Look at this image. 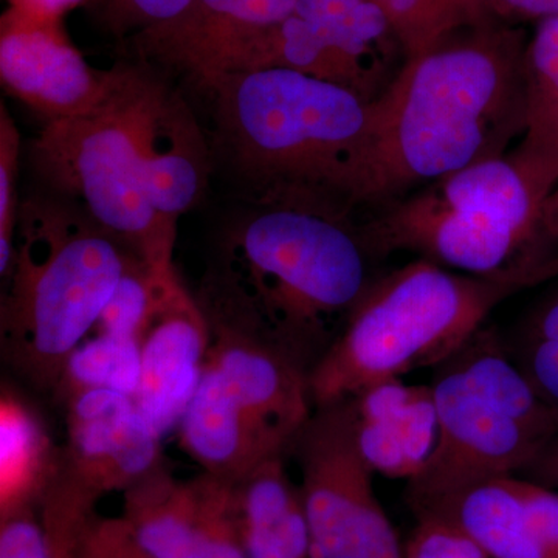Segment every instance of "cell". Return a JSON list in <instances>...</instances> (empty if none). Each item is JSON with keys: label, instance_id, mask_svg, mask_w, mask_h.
I'll list each match as a JSON object with an SVG mask.
<instances>
[{"label": "cell", "instance_id": "cell-15", "mask_svg": "<svg viewBox=\"0 0 558 558\" xmlns=\"http://www.w3.org/2000/svg\"><path fill=\"white\" fill-rule=\"evenodd\" d=\"M211 344V325L180 278L168 290L140 339V381L134 402L159 436L178 428Z\"/></svg>", "mask_w": 558, "mask_h": 558}, {"label": "cell", "instance_id": "cell-3", "mask_svg": "<svg viewBox=\"0 0 558 558\" xmlns=\"http://www.w3.org/2000/svg\"><path fill=\"white\" fill-rule=\"evenodd\" d=\"M131 253L72 202H22L13 259L2 277L7 362L36 387L54 389L65 360L97 326Z\"/></svg>", "mask_w": 558, "mask_h": 558}, {"label": "cell", "instance_id": "cell-14", "mask_svg": "<svg viewBox=\"0 0 558 558\" xmlns=\"http://www.w3.org/2000/svg\"><path fill=\"white\" fill-rule=\"evenodd\" d=\"M128 65L97 70L70 43L62 22L7 10L0 20V78L44 124L90 116L112 100Z\"/></svg>", "mask_w": 558, "mask_h": 558}, {"label": "cell", "instance_id": "cell-8", "mask_svg": "<svg viewBox=\"0 0 558 558\" xmlns=\"http://www.w3.org/2000/svg\"><path fill=\"white\" fill-rule=\"evenodd\" d=\"M68 440L39 502L54 558H68L98 501L161 465L160 436L131 396L87 391L64 400Z\"/></svg>", "mask_w": 558, "mask_h": 558}, {"label": "cell", "instance_id": "cell-19", "mask_svg": "<svg viewBox=\"0 0 558 558\" xmlns=\"http://www.w3.org/2000/svg\"><path fill=\"white\" fill-rule=\"evenodd\" d=\"M234 498L245 558H314L303 495L282 457L236 481Z\"/></svg>", "mask_w": 558, "mask_h": 558}, {"label": "cell", "instance_id": "cell-29", "mask_svg": "<svg viewBox=\"0 0 558 558\" xmlns=\"http://www.w3.org/2000/svg\"><path fill=\"white\" fill-rule=\"evenodd\" d=\"M68 558H154L131 534L124 520L95 513L81 529Z\"/></svg>", "mask_w": 558, "mask_h": 558}, {"label": "cell", "instance_id": "cell-7", "mask_svg": "<svg viewBox=\"0 0 558 558\" xmlns=\"http://www.w3.org/2000/svg\"><path fill=\"white\" fill-rule=\"evenodd\" d=\"M143 69L90 116L46 123L28 146L33 170L62 199L78 205L101 229L156 269H171L175 234L157 215L137 140Z\"/></svg>", "mask_w": 558, "mask_h": 558}, {"label": "cell", "instance_id": "cell-35", "mask_svg": "<svg viewBox=\"0 0 558 558\" xmlns=\"http://www.w3.org/2000/svg\"><path fill=\"white\" fill-rule=\"evenodd\" d=\"M10 10L33 21L62 22L65 14L78 7L100 3V0H9Z\"/></svg>", "mask_w": 558, "mask_h": 558}, {"label": "cell", "instance_id": "cell-12", "mask_svg": "<svg viewBox=\"0 0 558 558\" xmlns=\"http://www.w3.org/2000/svg\"><path fill=\"white\" fill-rule=\"evenodd\" d=\"M380 209L359 226L371 255L405 250L470 277L537 284L534 241L505 220L453 207L433 186Z\"/></svg>", "mask_w": 558, "mask_h": 558}, {"label": "cell", "instance_id": "cell-33", "mask_svg": "<svg viewBox=\"0 0 558 558\" xmlns=\"http://www.w3.org/2000/svg\"><path fill=\"white\" fill-rule=\"evenodd\" d=\"M537 271L539 282L558 277V183L539 213Z\"/></svg>", "mask_w": 558, "mask_h": 558}, {"label": "cell", "instance_id": "cell-34", "mask_svg": "<svg viewBox=\"0 0 558 558\" xmlns=\"http://www.w3.org/2000/svg\"><path fill=\"white\" fill-rule=\"evenodd\" d=\"M558 340V288L529 315L519 341Z\"/></svg>", "mask_w": 558, "mask_h": 558}, {"label": "cell", "instance_id": "cell-11", "mask_svg": "<svg viewBox=\"0 0 558 558\" xmlns=\"http://www.w3.org/2000/svg\"><path fill=\"white\" fill-rule=\"evenodd\" d=\"M432 388L439 433L427 464L407 483L414 515L439 512L469 488L515 475L548 446L480 396L449 363L436 368Z\"/></svg>", "mask_w": 558, "mask_h": 558}, {"label": "cell", "instance_id": "cell-25", "mask_svg": "<svg viewBox=\"0 0 558 558\" xmlns=\"http://www.w3.org/2000/svg\"><path fill=\"white\" fill-rule=\"evenodd\" d=\"M140 381V343L95 332L65 360L54 391L62 400L87 391L134 398Z\"/></svg>", "mask_w": 558, "mask_h": 558}, {"label": "cell", "instance_id": "cell-16", "mask_svg": "<svg viewBox=\"0 0 558 558\" xmlns=\"http://www.w3.org/2000/svg\"><path fill=\"white\" fill-rule=\"evenodd\" d=\"M135 124L153 207L178 230L180 216L196 207L207 190L211 157L205 135L182 98L145 70Z\"/></svg>", "mask_w": 558, "mask_h": 558}, {"label": "cell", "instance_id": "cell-18", "mask_svg": "<svg viewBox=\"0 0 558 558\" xmlns=\"http://www.w3.org/2000/svg\"><path fill=\"white\" fill-rule=\"evenodd\" d=\"M351 400L360 451L374 473L407 483L416 478L438 440L432 385L381 381Z\"/></svg>", "mask_w": 558, "mask_h": 558}, {"label": "cell", "instance_id": "cell-32", "mask_svg": "<svg viewBox=\"0 0 558 558\" xmlns=\"http://www.w3.org/2000/svg\"><path fill=\"white\" fill-rule=\"evenodd\" d=\"M517 365L546 402L558 410V340L519 341Z\"/></svg>", "mask_w": 558, "mask_h": 558}, {"label": "cell", "instance_id": "cell-5", "mask_svg": "<svg viewBox=\"0 0 558 558\" xmlns=\"http://www.w3.org/2000/svg\"><path fill=\"white\" fill-rule=\"evenodd\" d=\"M204 90L220 149L256 196L312 194L333 204L365 134L369 101L282 69L229 73Z\"/></svg>", "mask_w": 558, "mask_h": 558}, {"label": "cell", "instance_id": "cell-27", "mask_svg": "<svg viewBox=\"0 0 558 558\" xmlns=\"http://www.w3.org/2000/svg\"><path fill=\"white\" fill-rule=\"evenodd\" d=\"M403 545V558H490L450 517L421 513Z\"/></svg>", "mask_w": 558, "mask_h": 558}, {"label": "cell", "instance_id": "cell-6", "mask_svg": "<svg viewBox=\"0 0 558 558\" xmlns=\"http://www.w3.org/2000/svg\"><path fill=\"white\" fill-rule=\"evenodd\" d=\"M209 325L207 362L180 417L179 442L204 472L236 483L292 447L312 416L310 381L274 344Z\"/></svg>", "mask_w": 558, "mask_h": 558}, {"label": "cell", "instance_id": "cell-36", "mask_svg": "<svg viewBox=\"0 0 558 558\" xmlns=\"http://www.w3.org/2000/svg\"><path fill=\"white\" fill-rule=\"evenodd\" d=\"M498 5L517 11L524 16L548 17L558 16V0H497Z\"/></svg>", "mask_w": 558, "mask_h": 558}, {"label": "cell", "instance_id": "cell-1", "mask_svg": "<svg viewBox=\"0 0 558 558\" xmlns=\"http://www.w3.org/2000/svg\"><path fill=\"white\" fill-rule=\"evenodd\" d=\"M524 51L515 33L481 32L407 61L379 97L333 202L351 213L501 157L524 132Z\"/></svg>", "mask_w": 558, "mask_h": 558}, {"label": "cell", "instance_id": "cell-28", "mask_svg": "<svg viewBox=\"0 0 558 558\" xmlns=\"http://www.w3.org/2000/svg\"><path fill=\"white\" fill-rule=\"evenodd\" d=\"M21 137L2 102L0 110V274H7L13 259L16 238V180L20 171Z\"/></svg>", "mask_w": 558, "mask_h": 558}, {"label": "cell", "instance_id": "cell-17", "mask_svg": "<svg viewBox=\"0 0 558 558\" xmlns=\"http://www.w3.org/2000/svg\"><path fill=\"white\" fill-rule=\"evenodd\" d=\"M300 0H191L168 24L134 35L145 60L178 70L199 87L218 78L238 50L295 13Z\"/></svg>", "mask_w": 558, "mask_h": 558}, {"label": "cell", "instance_id": "cell-37", "mask_svg": "<svg viewBox=\"0 0 558 558\" xmlns=\"http://www.w3.org/2000/svg\"><path fill=\"white\" fill-rule=\"evenodd\" d=\"M556 473H557V478H558V465H557V472Z\"/></svg>", "mask_w": 558, "mask_h": 558}, {"label": "cell", "instance_id": "cell-20", "mask_svg": "<svg viewBox=\"0 0 558 558\" xmlns=\"http://www.w3.org/2000/svg\"><path fill=\"white\" fill-rule=\"evenodd\" d=\"M510 159L543 190L558 183V16L539 22L524 51V132Z\"/></svg>", "mask_w": 558, "mask_h": 558}, {"label": "cell", "instance_id": "cell-10", "mask_svg": "<svg viewBox=\"0 0 558 558\" xmlns=\"http://www.w3.org/2000/svg\"><path fill=\"white\" fill-rule=\"evenodd\" d=\"M389 33L374 0H300L292 16L248 39L219 76L292 70L373 101L388 86L381 53Z\"/></svg>", "mask_w": 558, "mask_h": 558}, {"label": "cell", "instance_id": "cell-31", "mask_svg": "<svg viewBox=\"0 0 558 558\" xmlns=\"http://www.w3.org/2000/svg\"><path fill=\"white\" fill-rule=\"evenodd\" d=\"M0 558H54L38 509L0 517Z\"/></svg>", "mask_w": 558, "mask_h": 558}, {"label": "cell", "instance_id": "cell-2", "mask_svg": "<svg viewBox=\"0 0 558 558\" xmlns=\"http://www.w3.org/2000/svg\"><path fill=\"white\" fill-rule=\"evenodd\" d=\"M369 250L352 215L312 194L256 196L227 227L202 307L307 371L362 299Z\"/></svg>", "mask_w": 558, "mask_h": 558}, {"label": "cell", "instance_id": "cell-9", "mask_svg": "<svg viewBox=\"0 0 558 558\" xmlns=\"http://www.w3.org/2000/svg\"><path fill=\"white\" fill-rule=\"evenodd\" d=\"M314 558H403L355 436L352 400L319 407L292 447Z\"/></svg>", "mask_w": 558, "mask_h": 558}, {"label": "cell", "instance_id": "cell-13", "mask_svg": "<svg viewBox=\"0 0 558 558\" xmlns=\"http://www.w3.org/2000/svg\"><path fill=\"white\" fill-rule=\"evenodd\" d=\"M121 519L154 558H245L234 483L211 473L178 480L160 465L124 492Z\"/></svg>", "mask_w": 558, "mask_h": 558}, {"label": "cell", "instance_id": "cell-26", "mask_svg": "<svg viewBox=\"0 0 558 558\" xmlns=\"http://www.w3.org/2000/svg\"><path fill=\"white\" fill-rule=\"evenodd\" d=\"M387 14L407 61L436 49L464 25L478 22L497 0H374Z\"/></svg>", "mask_w": 558, "mask_h": 558}, {"label": "cell", "instance_id": "cell-23", "mask_svg": "<svg viewBox=\"0 0 558 558\" xmlns=\"http://www.w3.org/2000/svg\"><path fill=\"white\" fill-rule=\"evenodd\" d=\"M435 513L457 521L490 558H558L532 523L515 475L469 488Z\"/></svg>", "mask_w": 558, "mask_h": 558}, {"label": "cell", "instance_id": "cell-21", "mask_svg": "<svg viewBox=\"0 0 558 558\" xmlns=\"http://www.w3.org/2000/svg\"><path fill=\"white\" fill-rule=\"evenodd\" d=\"M60 447L43 417L27 400L2 388L0 398V517L39 508L54 470Z\"/></svg>", "mask_w": 558, "mask_h": 558}, {"label": "cell", "instance_id": "cell-4", "mask_svg": "<svg viewBox=\"0 0 558 558\" xmlns=\"http://www.w3.org/2000/svg\"><path fill=\"white\" fill-rule=\"evenodd\" d=\"M519 290L422 258L374 279L311 369L312 403L332 405L411 371L438 368Z\"/></svg>", "mask_w": 558, "mask_h": 558}, {"label": "cell", "instance_id": "cell-24", "mask_svg": "<svg viewBox=\"0 0 558 558\" xmlns=\"http://www.w3.org/2000/svg\"><path fill=\"white\" fill-rule=\"evenodd\" d=\"M433 189L453 207L487 213L523 231L534 241L537 260L539 213L549 193L509 156L476 161L436 180Z\"/></svg>", "mask_w": 558, "mask_h": 558}, {"label": "cell", "instance_id": "cell-22", "mask_svg": "<svg viewBox=\"0 0 558 558\" xmlns=\"http://www.w3.org/2000/svg\"><path fill=\"white\" fill-rule=\"evenodd\" d=\"M446 363L539 439L549 444L558 435V410L538 395L494 329L476 330Z\"/></svg>", "mask_w": 558, "mask_h": 558}, {"label": "cell", "instance_id": "cell-30", "mask_svg": "<svg viewBox=\"0 0 558 558\" xmlns=\"http://www.w3.org/2000/svg\"><path fill=\"white\" fill-rule=\"evenodd\" d=\"M191 0H100L102 17L110 31L126 33L149 31L180 16Z\"/></svg>", "mask_w": 558, "mask_h": 558}]
</instances>
